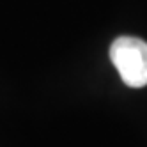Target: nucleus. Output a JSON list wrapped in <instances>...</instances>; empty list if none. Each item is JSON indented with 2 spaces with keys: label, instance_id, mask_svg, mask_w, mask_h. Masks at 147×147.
<instances>
[{
  "label": "nucleus",
  "instance_id": "nucleus-1",
  "mask_svg": "<svg viewBox=\"0 0 147 147\" xmlns=\"http://www.w3.org/2000/svg\"><path fill=\"white\" fill-rule=\"evenodd\" d=\"M110 60L128 87L147 85V43L140 37L121 36L110 46Z\"/></svg>",
  "mask_w": 147,
  "mask_h": 147
}]
</instances>
